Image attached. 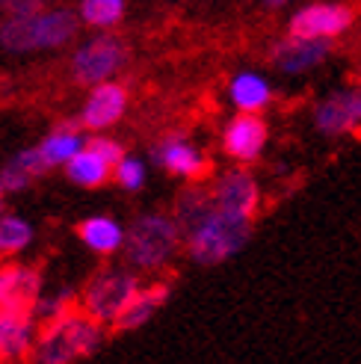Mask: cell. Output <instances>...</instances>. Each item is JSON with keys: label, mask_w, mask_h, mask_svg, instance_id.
I'll list each match as a JSON object with an SVG mask.
<instances>
[{"label": "cell", "mask_w": 361, "mask_h": 364, "mask_svg": "<svg viewBox=\"0 0 361 364\" xmlns=\"http://www.w3.org/2000/svg\"><path fill=\"white\" fill-rule=\"evenodd\" d=\"M101 343V329L98 320H92L86 311H63L60 317H53L45 332L42 343L36 350V358L48 364H65L83 355H92Z\"/></svg>", "instance_id": "6da1fadb"}, {"label": "cell", "mask_w": 361, "mask_h": 364, "mask_svg": "<svg viewBox=\"0 0 361 364\" xmlns=\"http://www.w3.org/2000/svg\"><path fill=\"white\" fill-rule=\"evenodd\" d=\"M77 33V18L71 12H30V15H12L0 27V45L6 50L24 53L39 48H60Z\"/></svg>", "instance_id": "7a4b0ae2"}, {"label": "cell", "mask_w": 361, "mask_h": 364, "mask_svg": "<svg viewBox=\"0 0 361 364\" xmlns=\"http://www.w3.org/2000/svg\"><path fill=\"white\" fill-rule=\"evenodd\" d=\"M249 240V220L234 216L220 208H210L208 216L198 225L187 231V249L190 258L198 264H220L231 258L243 243Z\"/></svg>", "instance_id": "3957f363"}, {"label": "cell", "mask_w": 361, "mask_h": 364, "mask_svg": "<svg viewBox=\"0 0 361 364\" xmlns=\"http://www.w3.org/2000/svg\"><path fill=\"white\" fill-rule=\"evenodd\" d=\"M180 237L178 223L166 220V216H142L128 231V261L142 269H154L169 261Z\"/></svg>", "instance_id": "277c9868"}, {"label": "cell", "mask_w": 361, "mask_h": 364, "mask_svg": "<svg viewBox=\"0 0 361 364\" xmlns=\"http://www.w3.org/2000/svg\"><path fill=\"white\" fill-rule=\"evenodd\" d=\"M136 279L128 272H104L89 284L83 296V311L98 323H113L124 311V305L136 296Z\"/></svg>", "instance_id": "5b68a950"}, {"label": "cell", "mask_w": 361, "mask_h": 364, "mask_svg": "<svg viewBox=\"0 0 361 364\" xmlns=\"http://www.w3.org/2000/svg\"><path fill=\"white\" fill-rule=\"evenodd\" d=\"M124 63V45L113 36H98V39L86 42L77 53L75 63H71V71L80 83H104L107 77L119 71Z\"/></svg>", "instance_id": "8992f818"}, {"label": "cell", "mask_w": 361, "mask_h": 364, "mask_svg": "<svg viewBox=\"0 0 361 364\" xmlns=\"http://www.w3.org/2000/svg\"><path fill=\"white\" fill-rule=\"evenodd\" d=\"M352 21L347 6L338 4H314L305 6L291 18V36H305V39H332L340 36Z\"/></svg>", "instance_id": "52a82bcc"}, {"label": "cell", "mask_w": 361, "mask_h": 364, "mask_svg": "<svg viewBox=\"0 0 361 364\" xmlns=\"http://www.w3.org/2000/svg\"><path fill=\"white\" fill-rule=\"evenodd\" d=\"M210 198L220 210L252 220V213H255V208H258V187L246 172H231L216 184Z\"/></svg>", "instance_id": "ba28073f"}, {"label": "cell", "mask_w": 361, "mask_h": 364, "mask_svg": "<svg viewBox=\"0 0 361 364\" xmlns=\"http://www.w3.org/2000/svg\"><path fill=\"white\" fill-rule=\"evenodd\" d=\"M30 305L0 302V358H18L30 350Z\"/></svg>", "instance_id": "9c48e42d"}, {"label": "cell", "mask_w": 361, "mask_h": 364, "mask_svg": "<svg viewBox=\"0 0 361 364\" xmlns=\"http://www.w3.org/2000/svg\"><path fill=\"white\" fill-rule=\"evenodd\" d=\"M266 142V124L252 116V113H243L237 116L228 127H225V151L234 157V160H255Z\"/></svg>", "instance_id": "30bf717a"}, {"label": "cell", "mask_w": 361, "mask_h": 364, "mask_svg": "<svg viewBox=\"0 0 361 364\" xmlns=\"http://www.w3.org/2000/svg\"><path fill=\"white\" fill-rule=\"evenodd\" d=\"M124 107H128V92H124L122 86H116V83H98V89L89 95V101L83 107L80 124L92 127V131H98V127H110L113 122L122 119Z\"/></svg>", "instance_id": "8fae6325"}, {"label": "cell", "mask_w": 361, "mask_h": 364, "mask_svg": "<svg viewBox=\"0 0 361 364\" xmlns=\"http://www.w3.org/2000/svg\"><path fill=\"white\" fill-rule=\"evenodd\" d=\"M329 53V45L326 39H305V36H291L287 42L279 45L276 50V65L281 71H291V75H296V71H305L317 65L323 57Z\"/></svg>", "instance_id": "7c38bea8"}, {"label": "cell", "mask_w": 361, "mask_h": 364, "mask_svg": "<svg viewBox=\"0 0 361 364\" xmlns=\"http://www.w3.org/2000/svg\"><path fill=\"white\" fill-rule=\"evenodd\" d=\"M166 299H169V287H166V284H154V287H146V290H136V296H134L128 305H124V311L113 320V326H116L119 332L139 329L142 323L151 320V314H154Z\"/></svg>", "instance_id": "4fadbf2b"}, {"label": "cell", "mask_w": 361, "mask_h": 364, "mask_svg": "<svg viewBox=\"0 0 361 364\" xmlns=\"http://www.w3.org/2000/svg\"><path fill=\"white\" fill-rule=\"evenodd\" d=\"M157 160L163 163V169H169L172 175H184V178L205 175V157L180 136H172V139H166L163 145H160Z\"/></svg>", "instance_id": "5bb4252c"}, {"label": "cell", "mask_w": 361, "mask_h": 364, "mask_svg": "<svg viewBox=\"0 0 361 364\" xmlns=\"http://www.w3.org/2000/svg\"><path fill=\"white\" fill-rule=\"evenodd\" d=\"M317 127L323 134H344L355 122H361L358 116V104L355 95H332L317 107Z\"/></svg>", "instance_id": "9a60e30c"}, {"label": "cell", "mask_w": 361, "mask_h": 364, "mask_svg": "<svg viewBox=\"0 0 361 364\" xmlns=\"http://www.w3.org/2000/svg\"><path fill=\"white\" fill-rule=\"evenodd\" d=\"M39 294V272L27 267H4L0 269V302L12 305H30Z\"/></svg>", "instance_id": "2e32d148"}, {"label": "cell", "mask_w": 361, "mask_h": 364, "mask_svg": "<svg viewBox=\"0 0 361 364\" xmlns=\"http://www.w3.org/2000/svg\"><path fill=\"white\" fill-rule=\"evenodd\" d=\"M110 163L101 154H95L92 149H80L75 157L68 160V178L80 187H101L110 178Z\"/></svg>", "instance_id": "e0dca14e"}, {"label": "cell", "mask_w": 361, "mask_h": 364, "mask_svg": "<svg viewBox=\"0 0 361 364\" xmlns=\"http://www.w3.org/2000/svg\"><path fill=\"white\" fill-rule=\"evenodd\" d=\"M77 234H80V240L89 249H95L101 255H110V252H116L124 243L122 228L113 220H107V216H92V220L80 223L77 225Z\"/></svg>", "instance_id": "ac0fdd59"}, {"label": "cell", "mask_w": 361, "mask_h": 364, "mask_svg": "<svg viewBox=\"0 0 361 364\" xmlns=\"http://www.w3.org/2000/svg\"><path fill=\"white\" fill-rule=\"evenodd\" d=\"M231 98L243 113H255L269 101V86L258 75H240L231 83Z\"/></svg>", "instance_id": "d6986e66"}, {"label": "cell", "mask_w": 361, "mask_h": 364, "mask_svg": "<svg viewBox=\"0 0 361 364\" xmlns=\"http://www.w3.org/2000/svg\"><path fill=\"white\" fill-rule=\"evenodd\" d=\"M80 136L71 131V127H63V131H57L53 136H48L42 145H39V151L45 157L48 166H57V163H68L71 157H75L80 151Z\"/></svg>", "instance_id": "ffe728a7"}, {"label": "cell", "mask_w": 361, "mask_h": 364, "mask_svg": "<svg viewBox=\"0 0 361 364\" xmlns=\"http://www.w3.org/2000/svg\"><path fill=\"white\" fill-rule=\"evenodd\" d=\"M83 21L92 27H110L124 12V0H83Z\"/></svg>", "instance_id": "44dd1931"}, {"label": "cell", "mask_w": 361, "mask_h": 364, "mask_svg": "<svg viewBox=\"0 0 361 364\" xmlns=\"http://www.w3.org/2000/svg\"><path fill=\"white\" fill-rule=\"evenodd\" d=\"M33 237V231L27 223L15 220V216H4L0 220V255H12L18 249H24Z\"/></svg>", "instance_id": "7402d4cb"}, {"label": "cell", "mask_w": 361, "mask_h": 364, "mask_svg": "<svg viewBox=\"0 0 361 364\" xmlns=\"http://www.w3.org/2000/svg\"><path fill=\"white\" fill-rule=\"evenodd\" d=\"M116 178H119V184H122L124 190H139V187H142V181H146V169H142V163H139V160L122 157V160H119V166H116Z\"/></svg>", "instance_id": "603a6c76"}, {"label": "cell", "mask_w": 361, "mask_h": 364, "mask_svg": "<svg viewBox=\"0 0 361 364\" xmlns=\"http://www.w3.org/2000/svg\"><path fill=\"white\" fill-rule=\"evenodd\" d=\"M86 149H92L95 154H101L107 163H110V166H119V160L124 157L119 142H113V139H101V136H98V139H89V142H86Z\"/></svg>", "instance_id": "cb8c5ba5"}, {"label": "cell", "mask_w": 361, "mask_h": 364, "mask_svg": "<svg viewBox=\"0 0 361 364\" xmlns=\"http://www.w3.org/2000/svg\"><path fill=\"white\" fill-rule=\"evenodd\" d=\"M30 181H33V178H30V175H27L21 166H18L15 160H12L9 166L4 169V178H0V184H4L6 190H24V187L30 184Z\"/></svg>", "instance_id": "d4e9b609"}, {"label": "cell", "mask_w": 361, "mask_h": 364, "mask_svg": "<svg viewBox=\"0 0 361 364\" xmlns=\"http://www.w3.org/2000/svg\"><path fill=\"white\" fill-rule=\"evenodd\" d=\"M45 0H0V9H6L9 15H30L39 12V6Z\"/></svg>", "instance_id": "484cf974"}, {"label": "cell", "mask_w": 361, "mask_h": 364, "mask_svg": "<svg viewBox=\"0 0 361 364\" xmlns=\"http://www.w3.org/2000/svg\"><path fill=\"white\" fill-rule=\"evenodd\" d=\"M266 6H281V4H287V0H264Z\"/></svg>", "instance_id": "4316f807"}, {"label": "cell", "mask_w": 361, "mask_h": 364, "mask_svg": "<svg viewBox=\"0 0 361 364\" xmlns=\"http://www.w3.org/2000/svg\"><path fill=\"white\" fill-rule=\"evenodd\" d=\"M355 104H358V116H361V89L355 92Z\"/></svg>", "instance_id": "83f0119b"}, {"label": "cell", "mask_w": 361, "mask_h": 364, "mask_svg": "<svg viewBox=\"0 0 361 364\" xmlns=\"http://www.w3.org/2000/svg\"><path fill=\"white\" fill-rule=\"evenodd\" d=\"M0 190H4V184H0Z\"/></svg>", "instance_id": "f1b7e54d"}]
</instances>
